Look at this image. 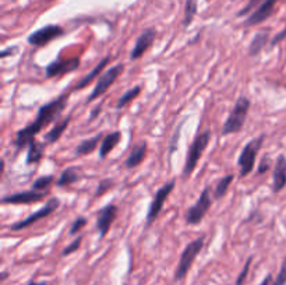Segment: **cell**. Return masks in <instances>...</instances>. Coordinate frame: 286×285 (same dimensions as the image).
<instances>
[{"mask_svg":"<svg viewBox=\"0 0 286 285\" xmlns=\"http://www.w3.org/2000/svg\"><path fill=\"white\" fill-rule=\"evenodd\" d=\"M101 110H102V107H101V105H98V107H97V108L94 109V110H92V113H91V115H89V122H91V120H94V119L97 118V116H98L99 113H101Z\"/></svg>","mask_w":286,"mask_h":285,"instance_id":"39","label":"cell"},{"mask_svg":"<svg viewBox=\"0 0 286 285\" xmlns=\"http://www.w3.org/2000/svg\"><path fill=\"white\" fill-rule=\"evenodd\" d=\"M27 285H46L45 283H37V281H30Z\"/></svg>","mask_w":286,"mask_h":285,"instance_id":"41","label":"cell"},{"mask_svg":"<svg viewBox=\"0 0 286 285\" xmlns=\"http://www.w3.org/2000/svg\"><path fill=\"white\" fill-rule=\"evenodd\" d=\"M250 107H251V101L247 97L237 98L235 107L230 110V113L227 115L226 120L222 126V132H221L222 136H229V134H235V133L242 132V129L246 123Z\"/></svg>","mask_w":286,"mask_h":285,"instance_id":"2","label":"cell"},{"mask_svg":"<svg viewBox=\"0 0 286 285\" xmlns=\"http://www.w3.org/2000/svg\"><path fill=\"white\" fill-rule=\"evenodd\" d=\"M196 14H197V0H187L186 7H184V20H183L184 28H187L188 25L193 22Z\"/></svg>","mask_w":286,"mask_h":285,"instance_id":"27","label":"cell"},{"mask_svg":"<svg viewBox=\"0 0 286 285\" xmlns=\"http://www.w3.org/2000/svg\"><path fill=\"white\" fill-rule=\"evenodd\" d=\"M286 284V257L284 259L281 268H279V273L276 275V278L274 280V285H285Z\"/></svg>","mask_w":286,"mask_h":285,"instance_id":"34","label":"cell"},{"mask_svg":"<svg viewBox=\"0 0 286 285\" xmlns=\"http://www.w3.org/2000/svg\"><path fill=\"white\" fill-rule=\"evenodd\" d=\"M118 210L116 204H108L99 210L97 214V229L99 232V238H105L108 235L110 226L118 217Z\"/></svg>","mask_w":286,"mask_h":285,"instance_id":"14","label":"cell"},{"mask_svg":"<svg viewBox=\"0 0 286 285\" xmlns=\"http://www.w3.org/2000/svg\"><path fill=\"white\" fill-rule=\"evenodd\" d=\"M285 38H286V25H285V28H284V30L281 31V32H278L275 37L271 40V42H269V46H271V48H274V46H276L279 42H282V41L285 40Z\"/></svg>","mask_w":286,"mask_h":285,"instance_id":"37","label":"cell"},{"mask_svg":"<svg viewBox=\"0 0 286 285\" xmlns=\"http://www.w3.org/2000/svg\"><path fill=\"white\" fill-rule=\"evenodd\" d=\"M204 242H205V235H201L198 236L197 239H194L193 242H190L184 247V250L182 252L180 259H179L176 271H175V281H182V280L186 278V275L188 274L191 265L196 262V259L200 255V252L203 250Z\"/></svg>","mask_w":286,"mask_h":285,"instance_id":"4","label":"cell"},{"mask_svg":"<svg viewBox=\"0 0 286 285\" xmlns=\"http://www.w3.org/2000/svg\"><path fill=\"white\" fill-rule=\"evenodd\" d=\"M269 42V31L264 30L257 32L254 38L251 40L248 45V55L250 56H257L261 53V50L266 46V44Z\"/></svg>","mask_w":286,"mask_h":285,"instance_id":"22","label":"cell"},{"mask_svg":"<svg viewBox=\"0 0 286 285\" xmlns=\"http://www.w3.org/2000/svg\"><path fill=\"white\" fill-rule=\"evenodd\" d=\"M103 137H105V136H103L102 133H98V134H95L94 137L82 140L79 146L76 147V155L84 157V155H88L91 153H94V151L97 150V147H98L99 143H102Z\"/></svg>","mask_w":286,"mask_h":285,"instance_id":"21","label":"cell"},{"mask_svg":"<svg viewBox=\"0 0 286 285\" xmlns=\"http://www.w3.org/2000/svg\"><path fill=\"white\" fill-rule=\"evenodd\" d=\"M113 185H115V182H113L112 179H102V180L99 182L97 192H95V197H99V196H102V195H105L108 190L112 189Z\"/></svg>","mask_w":286,"mask_h":285,"instance_id":"32","label":"cell"},{"mask_svg":"<svg viewBox=\"0 0 286 285\" xmlns=\"http://www.w3.org/2000/svg\"><path fill=\"white\" fill-rule=\"evenodd\" d=\"M70 122H71V115H69L66 119H63L61 122H58L50 132L45 134V143L48 144H53L56 141H59L60 137L63 136V133L66 132V129L69 128Z\"/></svg>","mask_w":286,"mask_h":285,"instance_id":"23","label":"cell"},{"mask_svg":"<svg viewBox=\"0 0 286 285\" xmlns=\"http://www.w3.org/2000/svg\"><path fill=\"white\" fill-rule=\"evenodd\" d=\"M263 1H264V0H248V3H247L246 6L237 13V17H243V16H246V14H251L253 11L261 6Z\"/></svg>","mask_w":286,"mask_h":285,"instance_id":"29","label":"cell"},{"mask_svg":"<svg viewBox=\"0 0 286 285\" xmlns=\"http://www.w3.org/2000/svg\"><path fill=\"white\" fill-rule=\"evenodd\" d=\"M55 182V176L53 175H46V176H40L38 179L34 180L32 183V189L34 190H40V192H45L50 187V185Z\"/></svg>","mask_w":286,"mask_h":285,"instance_id":"28","label":"cell"},{"mask_svg":"<svg viewBox=\"0 0 286 285\" xmlns=\"http://www.w3.org/2000/svg\"><path fill=\"white\" fill-rule=\"evenodd\" d=\"M276 3L278 0H264L261 6L247 17V20L245 21V27H254V25L264 22L274 13Z\"/></svg>","mask_w":286,"mask_h":285,"instance_id":"15","label":"cell"},{"mask_svg":"<svg viewBox=\"0 0 286 285\" xmlns=\"http://www.w3.org/2000/svg\"><path fill=\"white\" fill-rule=\"evenodd\" d=\"M66 31L63 30L60 25L56 24H49V25H45L38 31L32 32L30 37H28V44L34 45V46H45L50 44L53 40L60 38L61 35H64Z\"/></svg>","mask_w":286,"mask_h":285,"instance_id":"10","label":"cell"},{"mask_svg":"<svg viewBox=\"0 0 286 285\" xmlns=\"http://www.w3.org/2000/svg\"><path fill=\"white\" fill-rule=\"evenodd\" d=\"M212 207V196H211V190L209 187H205L201 195L198 197V200L190 207L186 214V222L188 225H198L204 217L207 216L208 211Z\"/></svg>","mask_w":286,"mask_h":285,"instance_id":"7","label":"cell"},{"mask_svg":"<svg viewBox=\"0 0 286 285\" xmlns=\"http://www.w3.org/2000/svg\"><path fill=\"white\" fill-rule=\"evenodd\" d=\"M155 38H157V30H155L154 27H151V28H147V30L143 31V32L140 34V37L136 40L134 48H133V50H131V55H130V59L131 60L141 59V58L147 53V50L152 46V44H154Z\"/></svg>","mask_w":286,"mask_h":285,"instance_id":"13","label":"cell"},{"mask_svg":"<svg viewBox=\"0 0 286 285\" xmlns=\"http://www.w3.org/2000/svg\"><path fill=\"white\" fill-rule=\"evenodd\" d=\"M274 277H272V274H268L266 275V278L260 283V285H274Z\"/></svg>","mask_w":286,"mask_h":285,"instance_id":"38","label":"cell"},{"mask_svg":"<svg viewBox=\"0 0 286 285\" xmlns=\"http://www.w3.org/2000/svg\"><path fill=\"white\" fill-rule=\"evenodd\" d=\"M81 242H82V236L80 235L76 241H73L71 243H70L67 247H64L63 249V252H61V256L64 257V256H69V255H73L74 252H77L80 249V246H81Z\"/></svg>","mask_w":286,"mask_h":285,"instance_id":"33","label":"cell"},{"mask_svg":"<svg viewBox=\"0 0 286 285\" xmlns=\"http://www.w3.org/2000/svg\"><path fill=\"white\" fill-rule=\"evenodd\" d=\"M141 86H136V87H133L131 89H128L126 91L120 98H119L118 104H116V109H122L124 108L126 105H128L130 102H133L134 99L137 98L138 95L141 94Z\"/></svg>","mask_w":286,"mask_h":285,"instance_id":"26","label":"cell"},{"mask_svg":"<svg viewBox=\"0 0 286 285\" xmlns=\"http://www.w3.org/2000/svg\"><path fill=\"white\" fill-rule=\"evenodd\" d=\"M46 196H48V190L40 192V190L31 189V190L14 193L10 196H4L1 198V203L3 204H31V203H38Z\"/></svg>","mask_w":286,"mask_h":285,"instance_id":"12","label":"cell"},{"mask_svg":"<svg viewBox=\"0 0 286 285\" xmlns=\"http://www.w3.org/2000/svg\"><path fill=\"white\" fill-rule=\"evenodd\" d=\"M183 123H184V120L180 123V126L176 129V132H175V134H173V137L170 138V146H169V154H173L176 150H178V140L180 137V130H182V126H183Z\"/></svg>","mask_w":286,"mask_h":285,"instance_id":"36","label":"cell"},{"mask_svg":"<svg viewBox=\"0 0 286 285\" xmlns=\"http://www.w3.org/2000/svg\"><path fill=\"white\" fill-rule=\"evenodd\" d=\"M233 179H235V175L229 174V175L224 176L219 182H218L217 186L214 189V198H215V200L224 198V196L227 193V189L230 186V183L233 182Z\"/></svg>","mask_w":286,"mask_h":285,"instance_id":"25","label":"cell"},{"mask_svg":"<svg viewBox=\"0 0 286 285\" xmlns=\"http://www.w3.org/2000/svg\"><path fill=\"white\" fill-rule=\"evenodd\" d=\"M60 207V200L58 197H52L49 198L48 201H46V204L40 208L37 213H34V214H31L27 218H24V219H21V221H17L16 224H13L10 225V229L13 232H17V231H22V229H25V228H28V226L34 225V224H37L38 221L41 219H43V218H46V217H49L50 214H53L58 208Z\"/></svg>","mask_w":286,"mask_h":285,"instance_id":"9","label":"cell"},{"mask_svg":"<svg viewBox=\"0 0 286 285\" xmlns=\"http://www.w3.org/2000/svg\"><path fill=\"white\" fill-rule=\"evenodd\" d=\"M6 278H7V273H3V274H1V280L4 281Z\"/></svg>","mask_w":286,"mask_h":285,"instance_id":"42","label":"cell"},{"mask_svg":"<svg viewBox=\"0 0 286 285\" xmlns=\"http://www.w3.org/2000/svg\"><path fill=\"white\" fill-rule=\"evenodd\" d=\"M80 179H81V175H80L79 169L74 167H70L67 169H64L61 174H60L59 179L56 180V186L58 187H67L77 183Z\"/></svg>","mask_w":286,"mask_h":285,"instance_id":"24","label":"cell"},{"mask_svg":"<svg viewBox=\"0 0 286 285\" xmlns=\"http://www.w3.org/2000/svg\"><path fill=\"white\" fill-rule=\"evenodd\" d=\"M87 218L85 217H77L74 221H73V224H71V226H70V231H69V234L71 236H74V235H77L79 234L80 231L84 228V226L87 225Z\"/></svg>","mask_w":286,"mask_h":285,"instance_id":"31","label":"cell"},{"mask_svg":"<svg viewBox=\"0 0 286 285\" xmlns=\"http://www.w3.org/2000/svg\"><path fill=\"white\" fill-rule=\"evenodd\" d=\"M271 165H272V162H271V158L268 157V155H266V157L260 161V164H258V168H257V174H258V175H264V174H266V172L269 171Z\"/></svg>","mask_w":286,"mask_h":285,"instance_id":"35","label":"cell"},{"mask_svg":"<svg viewBox=\"0 0 286 285\" xmlns=\"http://www.w3.org/2000/svg\"><path fill=\"white\" fill-rule=\"evenodd\" d=\"M147 150H148V144H147V141H141V143H138L137 146H134V148L131 150V153L128 154L126 162H124L126 168H127V169H133V168L141 165V164H143V161L145 159Z\"/></svg>","mask_w":286,"mask_h":285,"instance_id":"18","label":"cell"},{"mask_svg":"<svg viewBox=\"0 0 286 285\" xmlns=\"http://www.w3.org/2000/svg\"><path fill=\"white\" fill-rule=\"evenodd\" d=\"M251 263H253V256H250L246 260V264L243 265V270L240 271V274L237 275L235 285H245L247 275H248V271H250V267H251Z\"/></svg>","mask_w":286,"mask_h":285,"instance_id":"30","label":"cell"},{"mask_svg":"<svg viewBox=\"0 0 286 285\" xmlns=\"http://www.w3.org/2000/svg\"><path fill=\"white\" fill-rule=\"evenodd\" d=\"M80 67L79 58H69V59H61L58 58L56 60L50 62L45 69V74L48 79L53 77H61L67 73H73Z\"/></svg>","mask_w":286,"mask_h":285,"instance_id":"11","label":"cell"},{"mask_svg":"<svg viewBox=\"0 0 286 285\" xmlns=\"http://www.w3.org/2000/svg\"><path fill=\"white\" fill-rule=\"evenodd\" d=\"M109 63H110V56H105L94 69L89 71L87 76H84V77L80 80L79 83L74 86V91H80V89L87 88L89 84L97 79V77H101V74L103 73V70H105V67L108 66Z\"/></svg>","mask_w":286,"mask_h":285,"instance_id":"17","label":"cell"},{"mask_svg":"<svg viewBox=\"0 0 286 285\" xmlns=\"http://www.w3.org/2000/svg\"><path fill=\"white\" fill-rule=\"evenodd\" d=\"M45 150H46L45 143H41L38 140H32L28 146V153H27V158H25L27 165H35V164L41 162L45 155Z\"/></svg>","mask_w":286,"mask_h":285,"instance_id":"19","label":"cell"},{"mask_svg":"<svg viewBox=\"0 0 286 285\" xmlns=\"http://www.w3.org/2000/svg\"><path fill=\"white\" fill-rule=\"evenodd\" d=\"M123 71H124V65L123 63H118L113 67L103 71L98 79V81H97V86L94 87L92 92L85 99V104H89V102L95 101L97 98H101L108 91L109 87L119 79V76H122Z\"/></svg>","mask_w":286,"mask_h":285,"instance_id":"6","label":"cell"},{"mask_svg":"<svg viewBox=\"0 0 286 285\" xmlns=\"http://www.w3.org/2000/svg\"><path fill=\"white\" fill-rule=\"evenodd\" d=\"M286 186V157L281 154L276 158L274 174H272V192L279 193Z\"/></svg>","mask_w":286,"mask_h":285,"instance_id":"16","label":"cell"},{"mask_svg":"<svg viewBox=\"0 0 286 285\" xmlns=\"http://www.w3.org/2000/svg\"><path fill=\"white\" fill-rule=\"evenodd\" d=\"M264 138H266L264 134H261L258 137L250 140L243 147L240 155H239V159H237V165L240 168V177L247 176L253 172V169L256 167L257 155L264 144Z\"/></svg>","mask_w":286,"mask_h":285,"instance_id":"5","label":"cell"},{"mask_svg":"<svg viewBox=\"0 0 286 285\" xmlns=\"http://www.w3.org/2000/svg\"><path fill=\"white\" fill-rule=\"evenodd\" d=\"M209 141H211V130L209 129L204 130V132H200L196 136V138L193 140L191 146L188 148L184 168H183V176L186 179L191 176V174L197 168L198 161H200V158L203 157L204 151L207 150Z\"/></svg>","mask_w":286,"mask_h":285,"instance_id":"3","label":"cell"},{"mask_svg":"<svg viewBox=\"0 0 286 285\" xmlns=\"http://www.w3.org/2000/svg\"><path fill=\"white\" fill-rule=\"evenodd\" d=\"M120 140H122L120 132H112V133L106 134L101 143V147H99V159H105L108 157L109 153L118 146Z\"/></svg>","mask_w":286,"mask_h":285,"instance_id":"20","label":"cell"},{"mask_svg":"<svg viewBox=\"0 0 286 285\" xmlns=\"http://www.w3.org/2000/svg\"><path fill=\"white\" fill-rule=\"evenodd\" d=\"M14 50H16V48H9V49L1 50L0 56H1V58H6V56H9V55H13V53H10V52H14Z\"/></svg>","mask_w":286,"mask_h":285,"instance_id":"40","label":"cell"},{"mask_svg":"<svg viewBox=\"0 0 286 285\" xmlns=\"http://www.w3.org/2000/svg\"><path fill=\"white\" fill-rule=\"evenodd\" d=\"M67 104H69V94L64 92V94L59 95L58 98H55L53 101L48 102V104L42 105L38 109L35 120L17 132L16 138L13 141L14 147L17 148V150L28 147L31 141L35 140V136L40 133L42 129L48 128L53 122L59 120L61 113L64 112V109L67 107Z\"/></svg>","mask_w":286,"mask_h":285,"instance_id":"1","label":"cell"},{"mask_svg":"<svg viewBox=\"0 0 286 285\" xmlns=\"http://www.w3.org/2000/svg\"><path fill=\"white\" fill-rule=\"evenodd\" d=\"M175 186H176V180L173 179V180L166 182V183L155 193V196H154L151 204H149L148 213H147V218H145L147 224H145V228H149V226L157 221V218H158V216L161 214V211H162V208H163L165 201H166L168 197L172 195Z\"/></svg>","mask_w":286,"mask_h":285,"instance_id":"8","label":"cell"}]
</instances>
